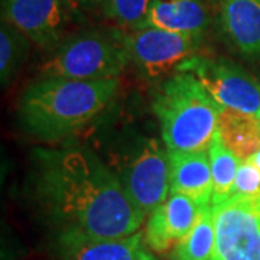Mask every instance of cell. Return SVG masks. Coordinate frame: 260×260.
Here are the masks:
<instances>
[{
  "label": "cell",
  "mask_w": 260,
  "mask_h": 260,
  "mask_svg": "<svg viewBox=\"0 0 260 260\" xmlns=\"http://www.w3.org/2000/svg\"><path fill=\"white\" fill-rule=\"evenodd\" d=\"M91 148L120 181L129 198L145 215L171 192L169 152L160 135L133 121L104 124Z\"/></svg>",
  "instance_id": "obj_3"
},
{
  "label": "cell",
  "mask_w": 260,
  "mask_h": 260,
  "mask_svg": "<svg viewBox=\"0 0 260 260\" xmlns=\"http://www.w3.org/2000/svg\"><path fill=\"white\" fill-rule=\"evenodd\" d=\"M213 213V260H260V197H232Z\"/></svg>",
  "instance_id": "obj_8"
},
{
  "label": "cell",
  "mask_w": 260,
  "mask_h": 260,
  "mask_svg": "<svg viewBox=\"0 0 260 260\" xmlns=\"http://www.w3.org/2000/svg\"><path fill=\"white\" fill-rule=\"evenodd\" d=\"M2 20L20 30L30 42L52 49L62 41L65 0H2Z\"/></svg>",
  "instance_id": "obj_9"
},
{
  "label": "cell",
  "mask_w": 260,
  "mask_h": 260,
  "mask_svg": "<svg viewBox=\"0 0 260 260\" xmlns=\"http://www.w3.org/2000/svg\"><path fill=\"white\" fill-rule=\"evenodd\" d=\"M221 37L239 55L260 62V0H215Z\"/></svg>",
  "instance_id": "obj_11"
},
{
  "label": "cell",
  "mask_w": 260,
  "mask_h": 260,
  "mask_svg": "<svg viewBox=\"0 0 260 260\" xmlns=\"http://www.w3.org/2000/svg\"><path fill=\"white\" fill-rule=\"evenodd\" d=\"M29 172L32 200L56 237L106 240L140 232L146 215L90 146L37 148Z\"/></svg>",
  "instance_id": "obj_1"
},
{
  "label": "cell",
  "mask_w": 260,
  "mask_h": 260,
  "mask_svg": "<svg viewBox=\"0 0 260 260\" xmlns=\"http://www.w3.org/2000/svg\"><path fill=\"white\" fill-rule=\"evenodd\" d=\"M117 90L119 80L83 81L41 75L19 99V124L41 143H65L109 109Z\"/></svg>",
  "instance_id": "obj_2"
},
{
  "label": "cell",
  "mask_w": 260,
  "mask_h": 260,
  "mask_svg": "<svg viewBox=\"0 0 260 260\" xmlns=\"http://www.w3.org/2000/svg\"><path fill=\"white\" fill-rule=\"evenodd\" d=\"M208 156H210L211 178H213L211 205L221 204L233 197L234 179L243 160L237 158L224 145L218 132H215L213 142L208 148Z\"/></svg>",
  "instance_id": "obj_17"
},
{
  "label": "cell",
  "mask_w": 260,
  "mask_h": 260,
  "mask_svg": "<svg viewBox=\"0 0 260 260\" xmlns=\"http://www.w3.org/2000/svg\"><path fill=\"white\" fill-rule=\"evenodd\" d=\"M210 23L204 0H153L145 26L204 39Z\"/></svg>",
  "instance_id": "obj_14"
},
{
  "label": "cell",
  "mask_w": 260,
  "mask_h": 260,
  "mask_svg": "<svg viewBox=\"0 0 260 260\" xmlns=\"http://www.w3.org/2000/svg\"><path fill=\"white\" fill-rule=\"evenodd\" d=\"M74 2L77 5H81V6H85V8H91V6L102 3V0H74Z\"/></svg>",
  "instance_id": "obj_21"
},
{
  "label": "cell",
  "mask_w": 260,
  "mask_h": 260,
  "mask_svg": "<svg viewBox=\"0 0 260 260\" xmlns=\"http://www.w3.org/2000/svg\"><path fill=\"white\" fill-rule=\"evenodd\" d=\"M203 207L182 194L169 192L168 198L149 214L145 224V243L153 253L171 251L198 220Z\"/></svg>",
  "instance_id": "obj_10"
},
{
  "label": "cell",
  "mask_w": 260,
  "mask_h": 260,
  "mask_svg": "<svg viewBox=\"0 0 260 260\" xmlns=\"http://www.w3.org/2000/svg\"><path fill=\"white\" fill-rule=\"evenodd\" d=\"M153 0H102L104 16L121 30H133L145 26Z\"/></svg>",
  "instance_id": "obj_19"
},
{
  "label": "cell",
  "mask_w": 260,
  "mask_h": 260,
  "mask_svg": "<svg viewBox=\"0 0 260 260\" xmlns=\"http://www.w3.org/2000/svg\"><path fill=\"white\" fill-rule=\"evenodd\" d=\"M247 160H250L251 164H253V165L260 171V150L259 152H256V153H254L250 159H247Z\"/></svg>",
  "instance_id": "obj_22"
},
{
  "label": "cell",
  "mask_w": 260,
  "mask_h": 260,
  "mask_svg": "<svg viewBox=\"0 0 260 260\" xmlns=\"http://www.w3.org/2000/svg\"><path fill=\"white\" fill-rule=\"evenodd\" d=\"M217 132L224 145L242 160L260 150V116L221 109Z\"/></svg>",
  "instance_id": "obj_15"
},
{
  "label": "cell",
  "mask_w": 260,
  "mask_h": 260,
  "mask_svg": "<svg viewBox=\"0 0 260 260\" xmlns=\"http://www.w3.org/2000/svg\"><path fill=\"white\" fill-rule=\"evenodd\" d=\"M55 260H158L145 243L143 232L123 239L91 240L56 237Z\"/></svg>",
  "instance_id": "obj_12"
},
{
  "label": "cell",
  "mask_w": 260,
  "mask_h": 260,
  "mask_svg": "<svg viewBox=\"0 0 260 260\" xmlns=\"http://www.w3.org/2000/svg\"><path fill=\"white\" fill-rule=\"evenodd\" d=\"M233 197H260V171L250 160H243L239 167Z\"/></svg>",
  "instance_id": "obj_20"
},
{
  "label": "cell",
  "mask_w": 260,
  "mask_h": 260,
  "mask_svg": "<svg viewBox=\"0 0 260 260\" xmlns=\"http://www.w3.org/2000/svg\"><path fill=\"white\" fill-rule=\"evenodd\" d=\"M221 109L186 71L162 80L152 99V112L168 152H208Z\"/></svg>",
  "instance_id": "obj_4"
},
{
  "label": "cell",
  "mask_w": 260,
  "mask_h": 260,
  "mask_svg": "<svg viewBox=\"0 0 260 260\" xmlns=\"http://www.w3.org/2000/svg\"><path fill=\"white\" fill-rule=\"evenodd\" d=\"M215 251V224L213 205L201 208L194 227L169 251L171 260H213Z\"/></svg>",
  "instance_id": "obj_16"
},
{
  "label": "cell",
  "mask_w": 260,
  "mask_h": 260,
  "mask_svg": "<svg viewBox=\"0 0 260 260\" xmlns=\"http://www.w3.org/2000/svg\"><path fill=\"white\" fill-rule=\"evenodd\" d=\"M179 71L194 75L223 109L260 116V81L232 59L195 55Z\"/></svg>",
  "instance_id": "obj_7"
},
{
  "label": "cell",
  "mask_w": 260,
  "mask_h": 260,
  "mask_svg": "<svg viewBox=\"0 0 260 260\" xmlns=\"http://www.w3.org/2000/svg\"><path fill=\"white\" fill-rule=\"evenodd\" d=\"M129 64L121 29H85L52 48L39 71L42 77L104 81L117 80Z\"/></svg>",
  "instance_id": "obj_5"
},
{
  "label": "cell",
  "mask_w": 260,
  "mask_h": 260,
  "mask_svg": "<svg viewBox=\"0 0 260 260\" xmlns=\"http://www.w3.org/2000/svg\"><path fill=\"white\" fill-rule=\"evenodd\" d=\"M121 32L130 64L149 81H158L179 71L188 59L198 55L203 45L200 38L153 26Z\"/></svg>",
  "instance_id": "obj_6"
},
{
  "label": "cell",
  "mask_w": 260,
  "mask_h": 260,
  "mask_svg": "<svg viewBox=\"0 0 260 260\" xmlns=\"http://www.w3.org/2000/svg\"><path fill=\"white\" fill-rule=\"evenodd\" d=\"M30 48V39L6 20L0 25V83L6 87L12 83L23 65Z\"/></svg>",
  "instance_id": "obj_18"
},
{
  "label": "cell",
  "mask_w": 260,
  "mask_h": 260,
  "mask_svg": "<svg viewBox=\"0 0 260 260\" xmlns=\"http://www.w3.org/2000/svg\"><path fill=\"white\" fill-rule=\"evenodd\" d=\"M171 192L194 200L200 207L211 204L213 178L208 152H169Z\"/></svg>",
  "instance_id": "obj_13"
}]
</instances>
